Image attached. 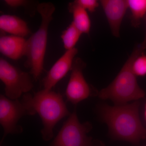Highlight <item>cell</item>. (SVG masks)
I'll list each match as a JSON object with an SVG mask.
<instances>
[{
	"label": "cell",
	"instance_id": "obj_15",
	"mask_svg": "<svg viewBox=\"0 0 146 146\" xmlns=\"http://www.w3.org/2000/svg\"><path fill=\"white\" fill-rule=\"evenodd\" d=\"M82 34L72 22L61 35L63 46L66 50L75 48V45Z\"/></svg>",
	"mask_w": 146,
	"mask_h": 146
},
{
	"label": "cell",
	"instance_id": "obj_5",
	"mask_svg": "<svg viewBox=\"0 0 146 146\" xmlns=\"http://www.w3.org/2000/svg\"><path fill=\"white\" fill-rule=\"evenodd\" d=\"M35 115V113L30 106L25 96H23L22 100H11L1 95L0 123L4 130L1 142L7 134H17L23 132V127L18 125L19 120L22 117Z\"/></svg>",
	"mask_w": 146,
	"mask_h": 146
},
{
	"label": "cell",
	"instance_id": "obj_7",
	"mask_svg": "<svg viewBox=\"0 0 146 146\" xmlns=\"http://www.w3.org/2000/svg\"><path fill=\"white\" fill-rule=\"evenodd\" d=\"M0 79L5 86L6 96L11 100L18 99L23 93L33 89V82L29 73L0 58Z\"/></svg>",
	"mask_w": 146,
	"mask_h": 146
},
{
	"label": "cell",
	"instance_id": "obj_14",
	"mask_svg": "<svg viewBox=\"0 0 146 146\" xmlns=\"http://www.w3.org/2000/svg\"><path fill=\"white\" fill-rule=\"evenodd\" d=\"M127 3L131 11V25L138 28L146 16V0H127Z\"/></svg>",
	"mask_w": 146,
	"mask_h": 146
},
{
	"label": "cell",
	"instance_id": "obj_12",
	"mask_svg": "<svg viewBox=\"0 0 146 146\" xmlns=\"http://www.w3.org/2000/svg\"><path fill=\"white\" fill-rule=\"evenodd\" d=\"M1 31L11 35L25 38L31 33L26 22L15 15L3 14L0 16Z\"/></svg>",
	"mask_w": 146,
	"mask_h": 146
},
{
	"label": "cell",
	"instance_id": "obj_11",
	"mask_svg": "<svg viewBox=\"0 0 146 146\" xmlns=\"http://www.w3.org/2000/svg\"><path fill=\"white\" fill-rule=\"evenodd\" d=\"M27 41L21 36L2 35L0 37V52L10 59L18 60L25 55Z\"/></svg>",
	"mask_w": 146,
	"mask_h": 146
},
{
	"label": "cell",
	"instance_id": "obj_13",
	"mask_svg": "<svg viewBox=\"0 0 146 146\" xmlns=\"http://www.w3.org/2000/svg\"><path fill=\"white\" fill-rule=\"evenodd\" d=\"M69 11L73 15V23L82 33L89 34L91 22L87 11L76 5L72 2L68 4Z\"/></svg>",
	"mask_w": 146,
	"mask_h": 146
},
{
	"label": "cell",
	"instance_id": "obj_2",
	"mask_svg": "<svg viewBox=\"0 0 146 146\" xmlns=\"http://www.w3.org/2000/svg\"><path fill=\"white\" fill-rule=\"evenodd\" d=\"M143 51L140 44L136 45L115 79L99 92L100 98L111 100L115 105H120L145 97V93L138 85L132 69L133 61Z\"/></svg>",
	"mask_w": 146,
	"mask_h": 146
},
{
	"label": "cell",
	"instance_id": "obj_1",
	"mask_svg": "<svg viewBox=\"0 0 146 146\" xmlns=\"http://www.w3.org/2000/svg\"><path fill=\"white\" fill-rule=\"evenodd\" d=\"M139 106L138 101L129 104L100 106V116L113 138L133 144L146 138V129L139 117Z\"/></svg>",
	"mask_w": 146,
	"mask_h": 146
},
{
	"label": "cell",
	"instance_id": "obj_4",
	"mask_svg": "<svg viewBox=\"0 0 146 146\" xmlns=\"http://www.w3.org/2000/svg\"><path fill=\"white\" fill-rule=\"evenodd\" d=\"M27 96L31 107L42 120V138L45 141H49L53 137V129L56 124L71 115L63 97L59 93L44 89L35 93L33 96L28 93Z\"/></svg>",
	"mask_w": 146,
	"mask_h": 146
},
{
	"label": "cell",
	"instance_id": "obj_8",
	"mask_svg": "<svg viewBox=\"0 0 146 146\" xmlns=\"http://www.w3.org/2000/svg\"><path fill=\"white\" fill-rule=\"evenodd\" d=\"M86 66V63L81 58H75L65 92L67 100L73 104H77L93 95V89L83 75Z\"/></svg>",
	"mask_w": 146,
	"mask_h": 146
},
{
	"label": "cell",
	"instance_id": "obj_17",
	"mask_svg": "<svg viewBox=\"0 0 146 146\" xmlns=\"http://www.w3.org/2000/svg\"><path fill=\"white\" fill-rule=\"evenodd\" d=\"M73 3L91 13L95 12L100 5L96 0H75Z\"/></svg>",
	"mask_w": 146,
	"mask_h": 146
},
{
	"label": "cell",
	"instance_id": "obj_6",
	"mask_svg": "<svg viewBox=\"0 0 146 146\" xmlns=\"http://www.w3.org/2000/svg\"><path fill=\"white\" fill-rule=\"evenodd\" d=\"M91 128L89 123L80 122L75 109L50 146H92V138L87 135Z\"/></svg>",
	"mask_w": 146,
	"mask_h": 146
},
{
	"label": "cell",
	"instance_id": "obj_3",
	"mask_svg": "<svg viewBox=\"0 0 146 146\" xmlns=\"http://www.w3.org/2000/svg\"><path fill=\"white\" fill-rule=\"evenodd\" d=\"M55 7L52 3H42L38 5L37 11L41 17L39 29L27 40L25 56V67L30 69V74L37 80L44 71L46 50L48 30L53 19Z\"/></svg>",
	"mask_w": 146,
	"mask_h": 146
},
{
	"label": "cell",
	"instance_id": "obj_18",
	"mask_svg": "<svg viewBox=\"0 0 146 146\" xmlns=\"http://www.w3.org/2000/svg\"><path fill=\"white\" fill-rule=\"evenodd\" d=\"M4 1L7 5L12 8H17L21 7L27 8V7L31 5L32 3L25 0H5Z\"/></svg>",
	"mask_w": 146,
	"mask_h": 146
},
{
	"label": "cell",
	"instance_id": "obj_9",
	"mask_svg": "<svg viewBox=\"0 0 146 146\" xmlns=\"http://www.w3.org/2000/svg\"><path fill=\"white\" fill-rule=\"evenodd\" d=\"M78 52V50L74 48L66 50L54 63L47 75L42 80L44 89L50 91L60 80L71 70L75 56Z\"/></svg>",
	"mask_w": 146,
	"mask_h": 146
},
{
	"label": "cell",
	"instance_id": "obj_20",
	"mask_svg": "<svg viewBox=\"0 0 146 146\" xmlns=\"http://www.w3.org/2000/svg\"><path fill=\"white\" fill-rule=\"evenodd\" d=\"M145 121H146V104H145Z\"/></svg>",
	"mask_w": 146,
	"mask_h": 146
},
{
	"label": "cell",
	"instance_id": "obj_19",
	"mask_svg": "<svg viewBox=\"0 0 146 146\" xmlns=\"http://www.w3.org/2000/svg\"><path fill=\"white\" fill-rule=\"evenodd\" d=\"M145 21L146 23V31L145 34V37H144V39L143 42L141 44H140V47H141V48L143 50H146V16L145 18Z\"/></svg>",
	"mask_w": 146,
	"mask_h": 146
},
{
	"label": "cell",
	"instance_id": "obj_16",
	"mask_svg": "<svg viewBox=\"0 0 146 146\" xmlns=\"http://www.w3.org/2000/svg\"><path fill=\"white\" fill-rule=\"evenodd\" d=\"M132 69L136 76H146V52L145 50L135 58L132 63Z\"/></svg>",
	"mask_w": 146,
	"mask_h": 146
},
{
	"label": "cell",
	"instance_id": "obj_10",
	"mask_svg": "<svg viewBox=\"0 0 146 146\" xmlns=\"http://www.w3.org/2000/svg\"><path fill=\"white\" fill-rule=\"evenodd\" d=\"M112 35L120 36L121 25L128 8L127 0H101L100 1Z\"/></svg>",
	"mask_w": 146,
	"mask_h": 146
}]
</instances>
